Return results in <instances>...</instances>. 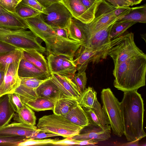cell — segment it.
Returning a JSON list of instances; mask_svg holds the SVG:
<instances>
[{
    "mask_svg": "<svg viewBox=\"0 0 146 146\" xmlns=\"http://www.w3.org/2000/svg\"><path fill=\"white\" fill-rule=\"evenodd\" d=\"M120 105L123 134L128 141H139L146 136L143 127V100L137 90L124 92Z\"/></svg>",
    "mask_w": 146,
    "mask_h": 146,
    "instance_id": "1",
    "label": "cell"
},
{
    "mask_svg": "<svg viewBox=\"0 0 146 146\" xmlns=\"http://www.w3.org/2000/svg\"><path fill=\"white\" fill-rule=\"evenodd\" d=\"M113 85L123 92L137 90L145 86L146 74V55L132 56L114 67Z\"/></svg>",
    "mask_w": 146,
    "mask_h": 146,
    "instance_id": "2",
    "label": "cell"
},
{
    "mask_svg": "<svg viewBox=\"0 0 146 146\" xmlns=\"http://www.w3.org/2000/svg\"><path fill=\"white\" fill-rule=\"evenodd\" d=\"M37 126L40 131L55 134L65 138L78 135L83 127L74 124L64 116L54 113L39 118Z\"/></svg>",
    "mask_w": 146,
    "mask_h": 146,
    "instance_id": "3",
    "label": "cell"
},
{
    "mask_svg": "<svg viewBox=\"0 0 146 146\" xmlns=\"http://www.w3.org/2000/svg\"><path fill=\"white\" fill-rule=\"evenodd\" d=\"M30 30H11L0 28V41L21 49H33L42 54L46 50Z\"/></svg>",
    "mask_w": 146,
    "mask_h": 146,
    "instance_id": "4",
    "label": "cell"
},
{
    "mask_svg": "<svg viewBox=\"0 0 146 146\" xmlns=\"http://www.w3.org/2000/svg\"><path fill=\"white\" fill-rule=\"evenodd\" d=\"M102 108L109 120L113 133L119 137L123 135L120 102L109 88H104L101 92Z\"/></svg>",
    "mask_w": 146,
    "mask_h": 146,
    "instance_id": "5",
    "label": "cell"
},
{
    "mask_svg": "<svg viewBox=\"0 0 146 146\" xmlns=\"http://www.w3.org/2000/svg\"><path fill=\"white\" fill-rule=\"evenodd\" d=\"M115 8L106 0H102L96 9L94 19L90 23L86 24L74 18L73 19L86 38L88 35L95 33L118 19L114 14Z\"/></svg>",
    "mask_w": 146,
    "mask_h": 146,
    "instance_id": "6",
    "label": "cell"
},
{
    "mask_svg": "<svg viewBox=\"0 0 146 146\" xmlns=\"http://www.w3.org/2000/svg\"><path fill=\"white\" fill-rule=\"evenodd\" d=\"M144 54L135 44L134 34L131 32L123 35L120 41L109 48L104 54L102 59L110 56L115 67L132 56Z\"/></svg>",
    "mask_w": 146,
    "mask_h": 146,
    "instance_id": "7",
    "label": "cell"
},
{
    "mask_svg": "<svg viewBox=\"0 0 146 146\" xmlns=\"http://www.w3.org/2000/svg\"><path fill=\"white\" fill-rule=\"evenodd\" d=\"M45 14L40 15L42 20L52 28H67L73 18L67 8L61 2L54 3L45 8Z\"/></svg>",
    "mask_w": 146,
    "mask_h": 146,
    "instance_id": "8",
    "label": "cell"
},
{
    "mask_svg": "<svg viewBox=\"0 0 146 146\" xmlns=\"http://www.w3.org/2000/svg\"><path fill=\"white\" fill-rule=\"evenodd\" d=\"M44 42L49 54L63 55L73 59L75 52L83 45L81 42L58 35L52 37Z\"/></svg>",
    "mask_w": 146,
    "mask_h": 146,
    "instance_id": "9",
    "label": "cell"
},
{
    "mask_svg": "<svg viewBox=\"0 0 146 146\" xmlns=\"http://www.w3.org/2000/svg\"><path fill=\"white\" fill-rule=\"evenodd\" d=\"M111 133L110 125L101 127L90 123L84 127L78 134L71 138L76 140H90L98 143L109 139Z\"/></svg>",
    "mask_w": 146,
    "mask_h": 146,
    "instance_id": "10",
    "label": "cell"
},
{
    "mask_svg": "<svg viewBox=\"0 0 146 146\" xmlns=\"http://www.w3.org/2000/svg\"><path fill=\"white\" fill-rule=\"evenodd\" d=\"M21 60L11 64L5 71L3 80L0 85V97L14 92L19 86L21 79L18 70Z\"/></svg>",
    "mask_w": 146,
    "mask_h": 146,
    "instance_id": "11",
    "label": "cell"
},
{
    "mask_svg": "<svg viewBox=\"0 0 146 146\" xmlns=\"http://www.w3.org/2000/svg\"><path fill=\"white\" fill-rule=\"evenodd\" d=\"M40 132L37 127L23 123L14 122L0 128V136L25 137L33 138Z\"/></svg>",
    "mask_w": 146,
    "mask_h": 146,
    "instance_id": "12",
    "label": "cell"
},
{
    "mask_svg": "<svg viewBox=\"0 0 146 146\" xmlns=\"http://www.w3.org/2000/svg\"><path fill=\"white\" fill-rule=\"evenodd\" d=\"M40 15L25 20L28 29L36 36L45 41L57 35L52 27L44 22Z\"/></svg>",
    "mask_w": 146,
    "mask_h": 146,
    "instance_id": "13",
    "label": "cell"
},
{
    "mask_svg": "<svg viewBox=\"0 0 146 146\" xmlns=\"http://www.w3.org/2000/svg\"><path fill=\"white\" fill-rule=\"evenodd\" d=\"M68 9L73 18L87 24L94 19L95 14L88 9L80 0H61L60 1Z\"/></svg>",
    "mask_w": 146,
    "mask_h": 146,
    "instance_id": "14",
    "label": "cell"
},
{
    "mask_svg": "<svg viewBox=\"0 0 146 146\" xmlns=\"http://www.w3.org/2000/svg\"><path fill=\"white\" fill-rule=\"evenodd\" d=\"M19 87L14 92L20 98L26 100H32L38 97L36 89L46 80H41L34 78H21Z\"/></svg>",
    "mask_w": 146,
    "mask_h": 146,
    "instance_id": "15",
    "label": "cell"
},
{
    "mask_svg": "<svg viewBox=\"0 0 146 146\" xmlns=\"http://www.w3.org/2000/svg\"><path fill=\"white\" fill-rule=\"evenodd\" d=\"M117 20L95 33L87 36L86 43L83 45L91 50H96L110 42L111 40L110 38V30Z\"/></svg>",
    "mask_w": 146,
    "mask_h": 146,
    "instance_id": "16",
    "label": "cell"
},
{
    "mask_svg": "<svg viewBox=\"0 0 146 146\" xmlns=\"http://www.w3.org/2000/svg\"><path fill=\"white\" fill-rule=\"evenodd\" d=\"M50 79L59 91L67 96L78 99L81 94L73 81L67 76L58 74L51 75Z\"/></svg>",
    "mask_w": 146,
    "mask_h": 146,
    "instance_id": "17",
    "label": "cell"
},
{
    "mask_svg": "<svg viewBox=\"0 0 146 146\" xmlns=\"http://www.w3.org/2000/svg\"><path fill=\"white\" fill-rule=\"evenodd\" d=\"M0 28L11 30L28 29L25 19L20 17L16 12L6 10L0 13Z\"/></svg>",
    "mask_w": 146,
    "mask_h": 146,
    "instance_id": "18",
    "label": "cell"
},
{
    "mask_svg": "<svg viewBox=\"0 0 146 146\" xmlns=\"http://www.w3.org/2000/svg\"><path fill=\"white\" fill-rule=\"evenodd\" d=\"M97 51L92 50L83 45H81L75 52L73 62L78 72L86 71L88 64L92 62Z\"/></svg>",
    "mask_w": 146,
    "mask_h": 146,
    "instance_id": "19",
    "label": "cell"
},
{
    "mask_svg": "<svg viewBox=\"0 0 146 146\" xmlns=\"http://www.w3.org/2000/svg\"><path fill=\"white\" fill-rule=\"evenodd\" d=\"M18 74L19 77L34 78L46 80L50 77L35 65L22 58L19 62Z\"/></svg>",
    "mask_w": 146,
    "mask_h": 146,
    "instance_id": "20",
    "label": "cell"
},
{
    "mask_svg": "<svg viewBox=\"0 0 146 146\" xmlns=\"http://www.w3.org/2000/svg\"><path fill=\"white\" fill-rule=\"evenodd\" d=\"M23 58L31 63L50 76L47 62L42 54L35 50L22 49Z\"/></svg>",
    "mask_w": 146,
    "mask_h": 146,
    "instance_id": "21",
    "label": "cell"
},
{
    "mask_svg": "<svg viewBox=\"0 0 146 146\" xmlns=\"http://www.w3.org/2000/svg\"><path fill=\"white\" fill-rule=\"evenodd\" d=\"M78 104L77 99L65 95L60 92L56 99L52 111L54 114L64 116Z\"/></svg>",
    "mask_w": 146,
    "mask_h": 146,
    "instance_id": "22",
    "label": "cell"
},
{
    "mask_svg": "<svg viewBox=\"0 0 146 146\" xmlns=\"http://www.w3.org/2000/svg\"><path fill=\"white\" fill-rule=\"evenodd\" d=\"M15 112L8 94L0 97V128L9 123Z\"/></svg>",
    "mask_w": 146,
    "mask_h": 146,
    "instance_id": "23",
    "label": "cell"
},
{
    "mask_svg": "<svg viewBox=\"0 0 146 146\" xmlns=\"http://www.w3.org/2000/svg\"><path fill=\"white\" fill-rule=\"evenodd\" d=\"M64 116L74 124L81 126L84 127L90 123L86 113L78 104L74 106Z\"/></svg>",
    "mask_w": 146,
    "mask_h": 146,
    "instance_id": "24",
    "label": "cell"
},
{
    "mask_svg": "<svg viewBox=\"0 0 146 146\" xmlns=\"http://www.w3.org/2000/svg\"><path fill=\"white\" fill-rule=\"evenodd\" d=\"M50 77L36 89V92L38 97L44 98L55 101L57 96L60 92L51 80Z\"/></svg>",
    "mask_w": 146,
    "mask_h": 146,
    "instance_id": "25",
    "label": "cell"
},
{
    "mask_svg": "<svg viewBox=\"0 0 146 146\" xmlns=\"http://www.w3.org/2000/svg\"><path fill=\"white\" fill-rule=\"evenodd\" d=\"M20 99L24 104L36 111L53 110L54 108L55 101L44 98L38 97L36 99L32 100Z\"/></svg>",
    "mask_w": 146,
    "mask_h": 146,
    "instance_id": "26",
    "label": "cell"
},
{
    "mask_svg": "<svg viewBox=\"0 0 146 146\" xmlns=\"http://www.w3.org/2000/svg\"><path fill=\"white\" fill-rule=\"evenodd\" d=\"M65 56L50 54L47 57L50 75L53 74L64 75Z\"/></svg>",
    "mask_w": 146,
    "mask_h": 146,
    "instance_id": "27",
    "label": "cell"
},
{
    "mask_svg": "<svg viewBox=\"0 0 146 146\" xmlns=\"http://www.w3.org/2000/svg\"><path fill=\"white\" fill-rule=\"evenodd\" d=\"M13 118L17 122L31 126H35L36 123V117L35 112L24 104L23 108L18 113L15 114Z\"/></svg>",
    "mask_w": 146,
    "mask_h": 146,
    "instance_id": "28",
    "label": "cell"
},
{
    "mask_svg": "<svg viewBox=\"0 0 146 146\" xmlns=\"http://www.w3.org/2000/svg\"><path fill=\"white\" fill-rule=\"evenodd\" d=\"M126 21L136 23H146V5L145 4L137 7L131 8L129 13L127 15L118 19L117 21Z\"/></svg>",
    "mask_w": 146,
    "mask_h": 146,
    "instance_id": "29",
    "label": "cell"
},
{
    "mask_svg": "<svg viewBox=\"0 0 146 146\" xmlns=\"http://www.w3.org/2000/svg\"><path fill=\"white\" fill-rule=\"evenodd\" d=\"M97 99V93L92 87H88L77 99L78 104L82 108H92Z\"/></svg>",
    "mask_w": 146,
    "mask_h": 146,
    "instance_id": "30",
    "label": "cell"
},
{
    "mask_svg": "<svg viewBox=\"0 0 146 146\" xmlns=\"http://www.w3.org/2000/svg\"><path fill=\"white\" fill-rule=\"evenodd\" d=\"M23 50L17 48L8 54L0 56V70L5 72L9 65L15 61L23 58Z\"/></svg>",
    "mask_w": 146,
    "mask_h": 146,
    "instance_id": "31",
    "label": "cell"
},
{
    "mask_svg": "<svg viewBox=\"0 0 146 146\" xmlns=\"http://www.w3.org/2000/svg\"><path fill=\"white\" fill-rule=\"evenodd\" d=\"M69 38L80 42L84 45L86 41V37L81 29L74 21L73 18L71 20L67 28Z\"/></svg>",
    "mask_w": 146,
    "mask_h": 146,
    "instance_id": "32",
    "label": "cell"
},
{
    "mask_svg": "<svg viewBox=\"0 0 146 146\" xmlns=\"http://www.w3.org/2000/svg\"><path fill=\"white\" fill-rule=\"evenodd\" d=\"M136 23L132 21H115L110 30V38L111 40L117 38L123 35L129 27Z\"/></svg>",
    "mask_w": 146,
    "mask_h": 146,
    "instance_id": "33",
    "label": "cell"
},
{
    "mask_svg": "<svg viewBox=\"0 0 146 146\" xmlns=\"http://www.w3.org/2000/svg\"><path fill=\"white\" fill-rule=\"evenodd\" d=\"M16 13L21 18L25 19L39 15L42 13L21 3L17 5Z\"/></svg>",
    "mask_w": 146,
    "mask_h": 146,
    "instance_id": "34",
    "label": "cell"
},
{
    "mask_svg": "<svg viewBox=\"0 0 146 146\" xmlns=\"http://www.w3.org/2000/svg\"><path fill=\"white\" fill-rule=\"evenodd\" d=\"M92 109L103 126L110 125V122L107 116L97 99Z\"/></svg>",
    "mask_w": 146,
    "mask_h": 146,
    "instance_id": "35",
    "label": "cell"
},
{
    "mask_svg": "<svg viewBox=\"0 0 146 146\" xmlns=\"http://www.w3.org/2000/svg\"><path fill=\"white\" fill-rule=\"evenodd\" d=\"M57 139H36L31 138H27L24 141L19 143L17 146L40 145L49 144H51L53 142Z\"/></svg>",
    "mask_w": 146,
    "mask_h": 146,
    "instance_id": "36",
    "label": "cell"
},
{
    "mask_svg": "<svg viewBox=\"0 0 146 146\" xmlns=\"http://www.w3.org/2000/svg\"><path fill=\"white\" fill-rule=\"evenodd\" d=\"M72 80L76 86L81 94L85 90L87 78L85 72L75 74Z\"/></svg>",
    "mask_w": 146,
    "mask_h": 146,
    "instance_id": "37",
    "label": "cell"
},
{
    "mask_svg": "<svg viewBox=\"0 0 146 146\" xmlns=\"http://www.w3.org/2000/svg\"><path fill=\"white\" fill-rule=\"evenodd\" d=\"M27 139L23 136H0V145L17 146L19 143Z\"/></svg>",
    "mask_w": 146,
    "mask_h": 146,
    "instance_id": "38",
    "label": "cell"
},
{
    "mask_svg": "<svg viewBox=\"0 0 146 146\" xmlns=\"http://www.w3.org/2000/svg\"><path fill=\"white\" fill-rule=\"evenodd\" d=\"M8 95L15 112L16 113H18L23 108L24 104L19 95L14 92L8 94Z\"/></svg>",
    "mask_w": 146,
    "mask_h": 146,
    "instance_id": "39",
    "label": "cell"
},
{
    "mask_svg": "<svg viewBox=\"0 0 146 146\" xmlns=\"http://www.w3.org/2000/svg\"><path fill=\"white\" fill-rule=\"evenodd\" d=\"M19 3L15 0H0V6L8 11L15 12Z\"/></svg>",
    "mask_w": 146,
    "mask_h": 146,
    "instance_id": "40",
    "label": "cell"
},
{
    "mask_svg": "<svg viewBox=\"0 0 146 146\" xmlns=\"http://www.w3.org/2000/svg\"><path fill=\"white\" fill-rule=\"evenodd\" d=\"M20 3L42 13L45 14L46 13L45 8L41 6L36 0H22Z\"/></svg>",
    "mask_w": 146,
    "mask_h": 146,
    "instance_id": "41",
    "label": "cell"
},
{
    "mask_svg": "<svg viewBox=\"0 0 146 146\" xmlns=\"http://www.w3.org/2000/svg\"><path fill=\"white\" fill-rule=\"evenodd\" d=\"M84 5L89 10L95 14L102 0H80Z\"/></svg>",
    "mask_w": 146,
    "mask_h": 146,
    "instance_id": "42",
    "label": "cell"
},
{
    "mask_svg": "<svg viewBox=\"0 0 146 146\" xmlns=\"http://www.w3.org/2000/svg\"><path fill=\"white\" fill-rule=\"evenodd\" d=\"M83 108L88 115L90 123L101 127L104 126L102 125L96 115L92 108Z\"/></svg>",
    "mask_w": 146,
    "mask_h": 146,
    "instance_id": "43",
    "label": "cell"
},
{
    "mask_svg": "<svg viewBox=\"0 0 146 146\" xmlns=\"http://www.w3.org/2000/svg\"><path fill=\"white\" fill-rule=\"evenodd\" d=\"M78 140L67 137L62 140L57 139L53 142L51 144L58 146L77 145Z\"/></svg>",
    "mask_w": 146,
    "mask_h": 146,
    "instance_id": "44",
    "label": "cell"
},
{
    "mask_svg": "<svg viewBox=\"0 0 146 146\" xmlns=\"http://www.w3.org/2000/svg\"><path fill=\"white\" fill-rule=\"evenodd\" d=\"M18 48L5 42L0 41V56L13 52Z\"/></svg>",
    "mask_w": 146,
    "mask_h": 146,
    "instance_id": "45",
    "label": "cell"
},
{
    "mask_svg": "<svg viewBox=\"0 0 146 146\" xmlns=\"http://www.w3.org/2000/svg\"><path fill=\"white\" fill-rule=\"evenodd\" d=\"M116 8L126 7L131 6L130 3L127 0H106Z\"/></svg>",
    "mask_w": 146,
    "mask_h": 146,
    "instance_id": "46",
    "label": "cell"
},
{
    "mask_svg": "<svg viewBox=\"0 0 146 146\" xmlns=\"http://www.w3.org/2000/svg\"><path fill=\"white\" fill-rule=\"evenodd\" d=\"M131 8L128 7L121 8L115 7L114 13L115 16L118 19L127 15L130 12Z\"/></svg>",
    "mask_w": 146,
    "mask_h": 146,
    "instance_id": "47",
    "label": "cell"
},
{
    "mask_svg": "<svg viewBox=\"0 0 146 146\" xmlns=\"http://www.w3.org/2000/svg\"><path fill=\"white\" fill-rule=\"evenodd\" d=\"M52 28L57 35L59 36L64 38H69L67 28Z\"/></svg>",
    "mask_w": 146,
    "mask_h": 146,
    "instance_id": "48",
    "label": "cell"
},
{
    "mask_svg": "<svg viewBox=\"0 0 146 146\" xmlns=\"http://www.w3.org/2000/svg\"><path fill=\"white\" fill-rule=\"evenodd\" d=\"M57 136H59L58 135L54 133L40 131L33 138L36 139H42L46 137Z\"/></svg>",
    "mask_w": 146,
    "mask_h": 146,
    "instance_id": "49",
    "label": "cell"
},
{
    "mask_svg": "<svg viewBox=\"0 0 146 146\" xmlns=\"http://www.w3.org/2000/svg\"><path fill=\"white\" fill-rule=\"evenodd\" d=\"M45 8L56 3L60 2L61 0H36Z\"/></svg>",
    "mask_w": 146,
    "mask_h": 146,
    "instance_id": "50",
    "label": "cell"
},
{
    "mask_svg": "<svg viewBox=\"0 0 146 146\" xmlns=\"http://www.w3.org/2000/svg\"><path fill=\"white\" fill-rule=\"evenodd\" d=\"M139 140H135L131 141H129L123 144L120 145L121 146H138L139 145Z\"/></svg>",
    "mask_w": 146,
    "mask_h": 146,
    "instance_id": "51",
    "label": "cell"
},
{
    "mask_svg": "<svg viewBox=\"0 0 146 146\" xmlns=\"http://www.w3.org/2000/svg\"><path fill=\"white\" fill-rule=\"evenodd\" d=\"M131 4V6H133L140 3L143 1L144 0H127Z\"/></svg>",
    "mask_w": 146,
    "mask_h": 146,
    "instance_id": "52",
    "label": "cell"
},
{
    "mask_svg": "<svg viewBox=\"0 0 146 146\" xmlns=\"http://www.w3.org/2000/svg\"><path fill=\"white\" fill-rule=\"evenodd\" d=\"M5 72L0 70V85L2 83L4 79Z\"/></svg>",
    "mask_w": 146,
    "mask_h": 146,
    "instance_id": "53",
    "label": "cell"
},
{
    "mask_svg": "<svg viewBox=\"0 0 146 146\" xmlns=\"http://www.w3.org/2000/svg\"><path fill=\"white\" fill-rule=\"evenodd\" d=\"M5 9L3 8L1 6H0V13H1L3 12L4 11H5Z\"/></svg>",
    "mask_w": 146,
    "mask_h": 146,
    "instance_id": "54",
    "label": "cell"
},
{
    "mask_svg": "<svg viewBox=\"0 0 146 146\" xmlns=\"http://www.w3.org/2000/svg\"><path fill=\"white\" fill-rule=\"evenodd\" d=\"M17 2H18V3H20L22 0H15Z\"/></svg>",
    "mask_w": 146,
    "mask_h": 146,
    "instance_id": "55",
    "label": "cell"
}]
</instances>
